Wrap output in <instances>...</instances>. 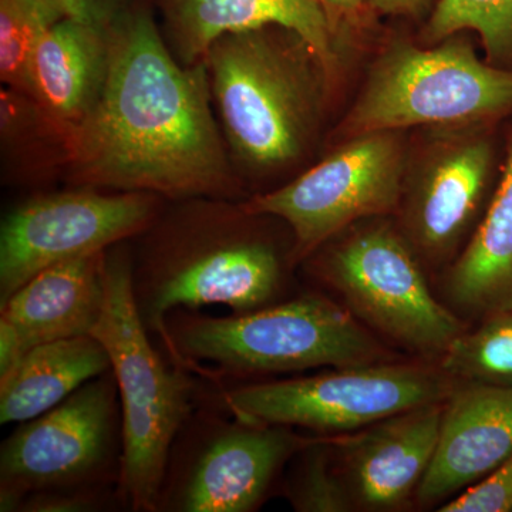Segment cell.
<instances>
[{
  "mask_svg": "<svg viewBox=\"0 0 512 512\" xmlns=\"http://www.w3.org/2000/svg\"><path fill=\"white\" fill-rule=\"evenodd\" d=\"M210 93L204 60L181 66L148 13L121 16L99 100L70 131L77 177L171 198L224 194L228 168Z\"/></svg>",
  "mask_w": 512,
  "mask_h": 512,
  "instance_id": "obj_1",
  "label": "cell"
},
{
  "mask_svg": "<svg viewBox=\"0 0 512 512\" xmlns=\"http://www.w3.org/2000/svg\"><path fill=\"white\" fill-rule=\"evenodd\" d=\"M106 305L94 338L110 357L121 406V500L157 512L171 448L195 412L197 386L184 366H168L154 348L134 299L131 259L106 252Z\"/></svg>",
  "mask_w": 512,
  "mask_h": 512,
  "instance_id": "obj_2",
  "label": "cell"
},
{
  "mask_svg": "<svg viewBox=\"0 0 512 512\" xmlns=\"http://www.w3.org/2000/svg\"><path fill=\"white\" fill-rule=\"evenodd\" d=\"M170 360L210 379L376 365L382 349L342 306L302 295L224 318L178 309L160 335Z\"/></svg>",
  "mask_w": 512,
  "mask_h": 512,
  "instance_id": "obj_3",
  "label": "cell"
},
{
  "mask_svg": "<svg viewBox=\"0 0 512 512\" xmlns=\"http://www.w3.org/2000/svg\"><path fill=\"white\" fill-rule=\"evenodd\" d=\"M244 217V210H205L171 229L138 264L131 262L134 299L151 335L160 336L178 309L224 305L248 313L278 301L285 282L281 254L242 228Z\"/></svg>",
  "mask_w": 512,
  "mask_h": 512,
  "instance_id": "obj_4",
  "label": "cell"
},
{
  "mask_svg": "<svg viewBox=\"0 0 512 512\" xmlns=\"http://www.w3.org/2000/svg\"><path fill=\"white\" fill-rule=\"evenodd\" d=\"M271 29L229 33L204 57L229 144L255 168L301 156L320 99L318 59L301 39L291 45Z\"/></svg>",
  "mask_w": 512,
  "mask_h": 512,
  "instance_id": "obj_5",
  "label": "cell"
},
{
  "mask_svg": "<svg viewBox=\"0 0 512 512\" xmlns=\"http://www.w3.org/2000/svg\"><path fill=\"white\" fill-rule=\"evenodd\" d=\"M512 111V70L481 62L461 40L434 49L394 43L380 56L342 133L473 126Z\"/></svg>",
  "mask_w": 512,
  "mask_h": 512,
  "instance_id": "obj_6",
  "label": "cell"
},
{
  "mask_svg": "<svg viewBox=\"0 0 512 512\" xmlns=\"http://www.w3.org/2000/svg\"><path fill=\"white\" fill-rule=\"evenodd\" d=\"M111 369L64 402L23 421L0 448V511L29 494L120 480L121 406Z\"/></svg>",
  "mask_w": 512,
  "mask_h": 512,
  "instance_id": "obj_7",
  "label": "cell"
},
{
  "mask_svg": "<svg viewBox=\"0 0 512 512\" xmlns=\"http://www.w3.org/2000/svg\"><path fill=\"white\" fill-rule=\"evenodd\" d=\"M453 392L451 376L444 370L376 363L244 384L220 392L218 404L245 423L348 431L424 404L446 402Z\"/></svg>",
  "mask_w": 512,
  "mask_h": 512,
  "instance_id": "obj_8",
  "label": "cell"
},
{
  "mask_svg": "<svg viewBox=\"0 0 512 512\" xmlns=\"http://www.w3.org/2000/svg\"><path fill=\"white\" fill-rule=\"evenodd\" d=\"M404 174L406 151L397 131L362 134L292 183L256 195L242 208L284 221L293 234L292 261L298 262L357 221L399 208Z\"/></svg>",
  "mask_w": 512,
  "mask_h": 512,
  "instance_id": "obj_9",
  "label": "cell"
},
{
  "mask_svg": "<svg viewBox=\"0 0 512 512\" xmlns=\"http://www.w3.org/2000/svg\"><path fill=\"white\" fill-rule=\"evenodd\" d=\"M319 272L360 318L413 352L443 356L463 333L390 225L357 228L323 256Z\"/></svg>",
  "mask_w": 512,
  "mask_h": 512,
  "instance_id": "obj_10",
  "label": "cell"
},
{
  "mask_svg": "<svg viewBox=\"0 0 512 512\" xmlns=\"http://www.w3.org/2000/svg\"><path fill=\"white\" fill-rule=\"evenodd\" d=\"M288 427L195 410L171 448L158 511L248 512L305 446Z\"/></svg>",
  "mask_w": 512,
  "mask_h": 512,
  "instance_id": "obj_11",
  "label": "cell"
},
{
  "mask_svg": "<svg viewBox=\"0 0 512 512\" xmlns=\"http://www.w3.org/2000/svg\"><path fill=\"white\" fill-rule=\"evenodd\" d=\"M154 215L147 192H62L19 205L0 231V305L50 266L143 234Z\"/></svg>",
  "mask_w": 512,
  "mask_h": 512,
  "instance_id": "obj_12",
  "label": "cell"
},
{
  "mask_svg": "<svg viewBox=\"0 0 512 512\" xmlns=\"http://www.w3.org/2000/svg\"><path fill=\"white\" fill-rule=\"evenodd\" d=\"M491 164L490 141L471 133L447 138L421 165L403 197L404 228L427 258L457 247L483 200Z\"/></svg>",
  "mask_w": 512,
  "mask_h": 512,
  "instance_id": "obj_13",
  "label": "cell"
},
{
  "mask_svg": "<svg viewBox=\"0 0 512 512\" xmlns=\"http://www.w3.org/2000/svg\"><path fill=\"white\" fill-rule=\"evenodd\" d=\"M444 403L394 414L340 444L355 503L393 510L417 491L436 453Z\"/></svg>",
  "mask_w": 512,
  "mask_h": 512,
  "instance_id": "obj_14",
  "label": "cell"
},
{
  "mask_svg": "<svg viewBox=\"0 0 512 512\" xmlns=\"http://www.w3.org/2000/svg\"><path fill=\"white\" fill-rule=\"evenodd\" d=\"M512 454V384L468 383L444 404L436 453L417 488L437 503L481 480Z\"/></svg>",
  "mask_w": 512,
  "mask_h": 512,
  "instance_id": "obj_15",
  "label": "cell"
},
{
  "mask_svg": "<svg viewBox=\"0 0 512 512\" xmlns=\"http://www.w3.org/2000/svg\"><path fill=\"white\" fill-rule=\"evenodd\" d=\"M178 52L185 63L204 60L212 43L229 33L279 28L299 37L326 77L335 72L333 30L319 0H167Z\"/></svg>",
  "mask_w": 512,
  "mask_h": 512,
  "instance_id": "obj_16",
  "label": "cell"
},
{
  "mask_svg": "<svg viewBox=\"0 0 512 512\" xmlns=\"http://www.w3.org/2000/svg\"><path fill=\"white\" fill-rule=\"evenodd\" d=\"M106 252L45 269L0 305L25 348L92 336L106 305Z\"/></svg>",
  "mask_w": 512,
  "mask_h": 512,
  "instance_id": "obj_17",
  "label": "cell"
},
{
  "mask_svg": "<svg viewBox=\"0 0 512 512\" xmlns=\"http://www.w3.org/2000/svg\"><path fill=\"white\" fill-rule=\"evenodd\" d=\"M110 33L64 18L43 36L30 66V94L47 116L74 130L106 83Z\"/></svg>",
  "mask_w": 512,
  "mask_h": 512,
  "instance_id": "obj_18",
  "label": "cell"
},
{
  "mask_svg": "<svg viewBox=\"0 0 512 512\" xmlns=\"http://www.w3.org/2000/svg\"><path fill=\"white\" fill-rule=\"evenodd\" d=\"M448 299L485 318L512 312V134L503 177L483 222L448 274Z\"/></svg>",
  "mask_w": 512,
  "mask_h": 512,
  "instance_id": "obj_19",
  "label": "cell"
},
{
  "mask_svg": "<svg viewBox=\"0 0 512 512\" xmlns=\"http://www.w3.org/2000/svg\"><path fill=\"white\" fill-rule=\"evenodd\" d=\"M110 369L109 353L94 336L37 345L0 387V423L35 419Z\"/></svg>",
  "mask_w": 512,
  "mask_h": 512,
  "instance_id": "obj_20",
  "label": "cell"
},
{
  "mask_svg": "<svg viewBox=\"0 0 512 512\" xmlns=\"http://www.w3.org/2000/svg\"><path fill=\"white\" fill-rule=\"evenodd\" d=\"M67 18L57 0H0V77L30 94V66L37 45Z\"/></svg>",
  "mask_w": 512,
  "mask_h": 512,
  "instance_id": "obj_21",
  "label": "cell"
},
{
  "mask_svg": "<svg viewBox=\"0 0 512 512\" xmlns=\"http://www.w3.org/2000/svg\"><path fill=\"white\" fill-rule=\"evenodd\" d=\"M444 372L468 383L512 384V312L497 313L461 333L443 355Z\"/></svg>",
  "mask_w": 512,
  "mask_h": 512,
  "instance_id": "obj_22",
  "label": "cell"
},
{
  "mask_svg": "<svg viewBox=\"0 0 512 512\" xmlns=\"http://www.w3.org/2000/svg\"><path fill=\"white\" fill-rule=\"evenodd\" d=\"M474 30L493 59L512 56V0H439L427 23L429 42Z\"/></svg>",
  "mask_w": 512,
  "mask_h": 512,
  "instance_id": "obj_23",
  "label": "cell"
},
{
  "mask_svg": "<svg viewBox=\"0 0 512 512\" xmlns=\"http://www.w3.org/2000/svg\"><path fill=\"white\" fill-rule=\"evenodd\" d=\"M288 483L286 497L299 512H345L353 501L345 477L332 463V448L323 441H306Z\"/></svg>",
  "mask_w": 512,
  "mask_h": 512,
  "instance_id": "obj_24",
  "label": "cell"
},
{
  "mask_svg": "<svg viewBox=\"0 0 512 512\" xmlns=\"http://www.w3.org/2000/svg\"><path fill=\"white\" fill-rule=\"evenodd\" d=\"M441 512L512 511V454L480 483L471 485L460 497L448 501Z\"/></svg>",
  "mask_w": 512,
  "mask_h": 512,
  "instance_id": "obj_25",
  "label": "cell"
},
{
  "mask_svg": "<svg viewBox=\"0 0 512 512\" xmlns=\"http://www.w3.org/2000/svg\"><path fill=\"white\" fill-rule=\"evenodd\" d=\"M111 484L62 488L29 494L20 504L23 512H90L110 504Z\"/></svg>",
  "mask_w": 512,
  "mask_h": 512,
  "instance_id": "obj_26",
  "label": "cell"
},
{
  "mask_svg": "<svg viewBox=\"0 0 512 512\" xmlns=\"http://www.w3.org/2000/svg\"><path fill=\"white\" fill-rule=\"evenodd\" d=\"M67 18L79 20L84 25L110 33L121 13V0H57Z\"/></svg>",
  "mask_w": 512,
  "mask_h": 512,
  "instance_id": "obj_27",
  "label": "cell"
},
{
  "mask_svg": "<svg viewBox=\"0 0 512 512\" xmlns=\"http://www.w3.org/2000/svg\"><path fill=\"white\" fill-rule=\"evenodd\" d=\"M28 349L23 345L18 329L6 320L0 318V387L15 376Z\"/></svg>",
  "mask_w": 512,
  "mask_h": 512,
  "instance_id": "obj_28",
  "label": "cell"
},
{
  "mask_svg": "<svg viewBox=\"0 0 512 512\" xmlns=\"http://www.w3.org/2000/svg\"><path fill=\"white\" fill-rule=\"evenodd\" d=\"M373 8L383 15H407L416 12L424 0H370Z\"/></svg>",
  "mask_w": 512,
  "mask_h": 512,
  "instance_id": "obj_29",
  "label": "cell"
},
{
  "mask_svg": "<svg viewBox=\"0 0 512 512\" xmlns=\"http://www.w3.org/2000/svg\"><path fill=\"white\" fill-rule=\"evenodd\" d=\"M323 8L338 10V12L349 13L356 12L357 9L365 5L366 0H319Z\"/></svg>",
  "mask_w": 512,
  "mask_h": 512,
  "instance_id": "obj_30",
  "label": "cell"
}]
</instances>
